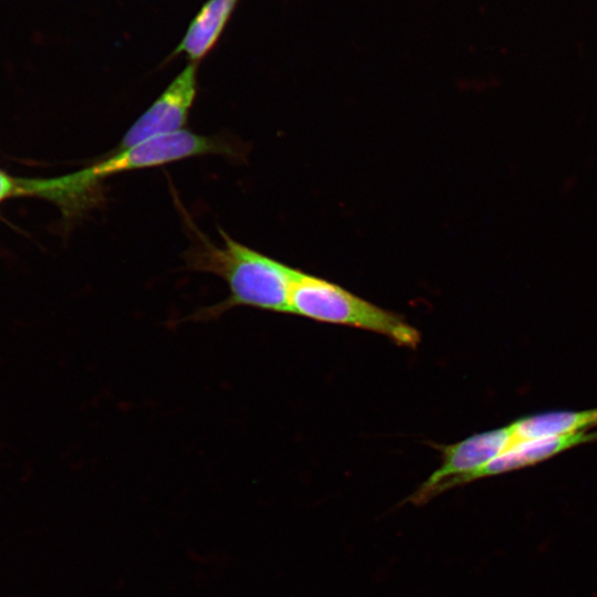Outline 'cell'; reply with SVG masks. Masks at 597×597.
Instances as JSON below:
<instances>
[{
  "label": "cell",
  "instance_id": "2",
  "mask_svg": "<svg viewBox=\"0 0 597 597\" xmlns=\"http://www.w3.org/2000/svg\"><path fill=\"white\" fill-rule=\"evenodd\" d=\"M235 154V147L224 138L184 129L127 148L113 149L98 161L66 175V181L74 205L81 211L101 197L104 180L117 174L164 166L197 156Z\"/></svg>",
  "mask_w": 597,
  "mask_h": 597
},
{
  "label": "cell",
  "instance_id": "6",
  "mask_svg": "<svg viewBox=\"0 0 597 597\" xmlns=\"http://www.w3.org/2000/svg\"><path fill=\"white\" fill-rule=\"evenodd\" d=\"M597 440V430L520 440L475 472L457 480L452 488L472 480L536 464L575 446Z\"/></svg>",
  "mask_w": 597,
  "mask_h": 597
},
{
  "label": "cell",
  "instance_id": "4",
  "mask_svg": "<svg viewBox=\"0 0 597 597\" xmlns=\"http://www.w3.org/2000/svg\"><path fill=\"white\" fill-rule=\"evenodd\" d=\"M516 442L511 426L471 436L458 443L439 446L442 463L407 502L421 505L469 475Z\"/></svg>",
  "mask_w": 597,
  "mask_h": 597
},
{
  "label": "cell",
  "instance_id": "1",
  "mask_svg": "<svg viewBox=\"0 0 597 597\" xmlns=\"http://www.w3.org/2000/svg\"><path fill=\"white\" fill-rule=\"evenodd\" d=\"M219 232L221 245L203 241L187 253L186 263L192 271L221 277L228 297L182 322L213 321L238 307L290 314V290L296 269L238 242L222 229Z\"/></svg>",
  "mask_w": 597,
  "mask_h": 597
},
{
  "label": "cell",
  "instance_id": "8",
  "mask_svg": "<svg viewBox=\"0 0 597 597\" xmlns=\"http://www.w3.org/2000/svg\"><path fill=\"white\" fill-rule=\"evenodd\" d=\"M510 426L516 441L591 430L597 427V408L532 415Z\"/></svg>",
  "mask_w": 597,
  "mask_h": 597
},
{
  "label": "cell",
  "instance_id": "7",
  "mask_svg": "<svg viewBox=\"0 0 597 597\" xmlns=\"http://www.w3.org/2000/svg\"><path fill=\"white\" fill-rule=\"evenodd\" d=\"M239 0H208L190 22L170 56L186 55L200 62L217 44Z\"/></svg>",
  "mask_w": 597,
  "mask_h": 597
},
{
  "label": "cell",
  "instance_id": "9",
  "mask_svg": "<svg viewBox=\"0 0 597 597\" xmlns=\"http://www.w3.org/2000/svg\"><path fill=\"white\" fill-rule=\"evenodd\" d=\"M18 178L0 170V202L17 196Z\"/></svg>",
  "mask_w": 597,
  "mask_h": 597
},
{
  "label": "cell",
  "instance_id": "3",
  "mask_svg": "<svg viewBox=\"0 0 597 597\" xmlns=\"http://www.w3.org/2000/svg\"><path fill=\"white\" fill-rule=\"evenodd\" d=\"M290 314L367 329L411 348L421 338L419 331L401 316L297 269L290 290Z\"/></svg>",
  "mask_w": 597,
  "mask_h": 597
},
{
  "label": "cell",
  "instance_id": "5",
  "mask_svg": "<svg viewBox=\"0 0 597 597\" xmlns=\"http://www.w3.org/2000/svg\"><path fill=\"white\" fill-rule=\"evenodd\" d=\"M197 64L189 63L133 123L115 149L184 130L197 90Z\"/></svg>",
  "mask_w": 597,
  "mask_h": 597
}]
</instances>
